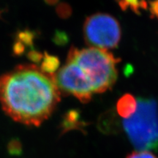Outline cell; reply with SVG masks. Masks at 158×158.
I'll list each match as a JSON object with an SVG mask.
<instances>
[{
  "mask_svg": "<svg viewBox=\"0 0 158 158\" xmlns=\"http://www.w3.org/2000/svg\"><path fill=\"white\" fill-rule=\"evenodd\" d=\"M60 99L54 75L35 64L19 65L0 76V104L19 123L38 127L51 116Z\"/></svg>",
  "mask_w": 158,
  "mask_h": 158,
  "instance_id": "obj_1",
  "label": "cell"
},
{
  "mask_svg": "<svg viewBox=\"0 0 158 158\" xmlns=\"http://www.w3.org/2000/svg\"><path fill=\"white\" fill-rule=\"evenodd\" d=\"M67 59L73 61L81 69L92 84L94 93L101 94L110 89L117 80L116 65L120 59L108 50L72 47Z\"/></svg>",
  "mask_w": 158,
  "mask_h": 158,
  "instance_id": "obj_2",
  "label": "cell"
},
{
  "mask_svg": "<svg viewBox=\"0 0 158 158\" xmlns=\"http://www.w3.org/2000/svg\"><path fill=\"white\" fill-rule=\"evenodd\" d=\"M131 117L122 122L124 130L138 151L158 148V103L152 98H140Z\"/></svg>",
  "mask_w": 158,
  "mask_h": 158,
  "instance_id": "obj_3",
  "label": "cell"
},
{
  "mask_svg": "<svg viewBox=\"0 0 158 158\" xmlns=\"http://www.w3.org/2000/svg\"><path fill=\"white\" fill-rule=\"evenodd\" d=\"M83 33L86 43L91 47L104 50L115 48L122 37L119 23L107 13H98L85 20Z\"/></svg>",
  "mask_w": 158,
  "mask_h": 158,
  "instance_id": "obj_4",
  "label": "cell"
},
{
  "mask_svg": "<svg viewBox=\"0 0 158 158\" xmlns=\"http://www.w3.org/2000/svg\"><path fill=\"white\" fill-rule=\"evenodd\" d=\"M54 78L61 94L74 96L83 103L92 100L94 94L92 84L73 61L67 59L64 65L54 74Z\"/></svg>",
  "mask_w": 158,
  "mask_h": 158,
  "instance_id": "obj_5",
  "label": "cell"
},
{
  "mask_svg": "<svg viewBox=\"0 0 158 158\" xmlns=\"http://www.w3.org/2000/svg\"><path fill=\"white\" fill-rule=\"evenodd\" d=\"M138 107L137 100L130 94H125L118 99L116 103V111L121 117L128 118L135 113Z\"/></svg>",
  "mask_w": 158,
  "mask_h": 158,
  "instance_id": "obj_6",
  "label": "cell"
},
{
  "mask_svg": "<svg viewBox=\"0 0 158 158\" xmlns=\"http://www.w3.org/2000/svg\"><path fill=\"white\" fill-rule=\"evenodd\" d=\"M118 3L123 10L130 8L137 14H140L141 9L147 8V3L146 0H118Z\"/></svg>",
  "mask_w": 158,
  "mask_h": 158,
  "instance_id": "obj_7",
  "label": "cell"
},
{
  "mask_svg": "<svg viewBox=\"0 0 158 158\" xmlns=\"http://www.w3.org/2000/svg\"><path fill=\"white\" fill-rule=\"evenodd\" d=\"M40 68L47 73L54 75V72L59 68L58 59L48 54H45L43 59L41 67H40Z\"/></svg>",
  "mask_w": 158,
  "mask_h": 158,
  "instance_id": "obj_8",
  "label": "cell"
},
{
  "mask_svg": "<svg viewBox=\"0 0 158 158\" xmlns=\"http://www.w3.org/2000/svg\"><path fill=\"white\" fill-rule=\"evenodd\" d=\"M79 116L77 112L72 111L70 113V115L68 117V119L65 120L64 130H62V133L68 131V130L72 129V128H77L79 126L81 125L82 122L78 121Z\"/></svg>",
  "mask_w": 158,
  "mask_h": 158,
  "instance_id": "obj_9",
  "label": "cell"
},
{
  "mask_svg": "<svg viewBox=\"0 0 158 158\" xmlns=\"http://www.w3.org/2000/svg\"><path fill=\"white\" fill-rule=\"evenodd\" d=\"M127 158H157L149 151H135L127 155Z\"/></svg>",
  "mask_w": 158,
  "mask_h": 158,
  "instance_id": "obj_10",
  "label": "cell"
},
{
  "mask_svg": "<svg viewBox=\"0 0 158 158\" xmlns=\"http://www.w3.org/2000/svg\"><path fill=\"white\" fill-rule=\"evenodd\" d=\"M8 151L12 155H19L21 152V145L17 141H11L8 145Z\"/></svg>",
  "mask_w": 158,
  "mask_h": 158,
  "instance_id": "obj_11",
  "label": "cell"
},
{
  "mask_svg": "<svg viewBox=\"0 0 158 158\" xmlns=\"http://www.w3.org/2000/svg\"><path fill=\"white\" fill-rule=\"evenodd\" d=\"M56 11L58 12L59 15H61V16H63V17L68 16V15H70L71 13L70 6L68 5V4L62 3L58 5Z\"/></svg>",
  "mask_w": 158,
  "mask_h": 158,
  "instance_id": "obj_12",
  "label": "cell"
},
{
  "mask_svg": "<svg viewBox=\"0 0 158 158\" xmlns=\"http://www.w3.org/2000/svg\"><path fill=\"white\" fill-rule=\"evenodd\" d=\"M149 11L152 18L158 19V0H152L149 2Z\"/></svg>",
  "mask_w": 158,
  "mask_h": 158,
  "instance_id": "obj_13",
  "label": "cell"
},
{
  "mask_svg": "<svg viewBox=\"0 0 158 158\" xmlns=\"http://www.w3.org/2000/svg\"><path fill=\"white\" fill-rule=\"evenodd\" d=\"M45 2L47 4H48V5H55V4L58 2L59 0H45Z\"/></svg>",
  "mask_w": 158,
  "mask_h": 158,
  "instance_id": "obj_14",
  "label": "cell"
}]
</instances>
